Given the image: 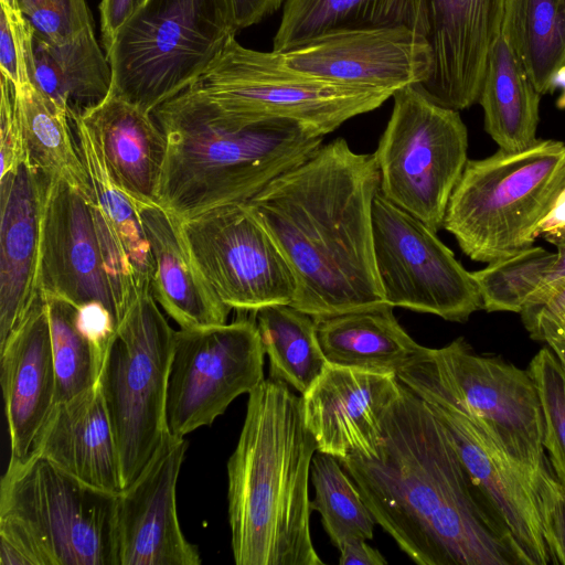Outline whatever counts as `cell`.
<instances>
[{"mask_svg":"<svg viewBox=\"0 0 565 565\" xmlns=\"http://www.w3.org/2000/svg\"><path fill=\"white\" fill-rule=\"evenodd\" d=\"M365 504L419 565H524L430 406L401 383L374 456L339 459Z\"/></svg>","mask_w":565,"mask_h":565,"instance_id":"obj_1","label":"cell"},{"mask_svg":"<svg viewBox=\"0 0 565 565\" xmlns=\"http://www.w3.org/2000/svg\"><path fill=\"white\" fill-rule=\"evenodd\" d=\"M379 189L373 154L337 138L248 201L295 276L290 306L319 320L386 305L373 249Z\"/></svg>","mask_w":565,"mask_h":565,"instance_id":"obj_2","label":"cell"},{"mask_svg":"<svg viewBox=\"0 0 565 565\" xmlns=\"http://www.w3.org/2000/svg\"><path fill=\"white\" fill-rule=\"evenodd\" d=\"M316 440L301 396L269 377L248 394L227 462L228 523L237 565H322L310 534Z\"/></svg>","mask_w":565,"mask_h":565,"instance_id":"obj_3","label":"cell"},{"mask_svg":"<svg viewBox=\"0 0 565 565\" xmlns=\"http://www.w3.org/2000/svg\"><path fill=\"white\" fill-rule=\"evenodd\" d=\"M151 115L167 138L158 202L181 221L248 202L312 156L324 137L288 119L226 125Z\"/></svg>","mask_w":565,"mask_h":565,"instance_id":"obj_4","label":"cell"},{"mask_svg":"<svg viewBox=\"0 0 565 565\" xmlns=\"http://www.w3.org/2000/svg\"><path fill=\"white\" fill-rule=\"evenodd\" d=\"M393 95L294 70L278 52L245 47L232 34L186 88L154 110L226 125L288 119L326 136L347 120L379 108Z\"/></svg>","mask_w":565,"mask_h":565,"instance_id":"obj_5","label":"cell"},{"mask_svg":"<svg viewBox=\"0 0 565 565\" xmlns=\"http://www.w3.org/2000/svg\"><path fill=\"white\" fill-rule=\"evenodd\" d=\"M565 189V143L539 139L520 151L468 159L443 227L475 262L491 263L534 245Z\"/></svg>","mask_w":565,"mask_h":565,"instance_id":"obj_6","label":"cell"},{"mask_svg":"<svg viewBox=\"0 0 565 565\" xmlns=\"http://www.w3.org/2000/svg\"><path fill=\"white\" fill-rule=\"evenodd\" d=\"M232 34L226 0H146L106 52L109 95L152 114L186 88Z\"/></svg>","mask_w":565,"mask_h":565,"instance_id":"obj_7","label":"cell"},{"mask_svg":"<svg viewBox=\"0 0 565 565\" xmlns=\"http://www.w3.org/2000/svg\"><path fill=\"white\" fill-rule=\"evenodd\" d=\"M117 493L99 490L47 459L10 458L0 482V526L39 565H117Z\"/></svg>","mask_w":565,"mask_h":565,"instance_id":"obj_8","label":"cell"},{"mask_svg":"<svg viewBox=\"0 0 565 565\" xmlns=\"http://www.w3.org/2000/svg\"><path fill=\"white\" fill-rule=\"evenodd\" d=\"M174 333L151 291H139L106 349L97 383L115 435L122 488L141 473L168 434Z\"/></svg>","mask_w":565,"mask_h":565,"instance_id":"obj_9","label":"cell"},{"mask_svg":"<svg viewBox=\"0 0 565 565\" xmlns=\"http://www.w3.org/2000/svg\"><path fill=\"white\" fill-rule=\"evenodd\" d=\"M392 97L393 110L373 153L379 191L437 233L468 161V130L458 110L434 103L415 85Z\"/></svg>","mask_w":565,"mask_h":565,"instance_id":"obj_10","label":"cell"},{"mask_svg":"<svg viewBox=\"0 0 565 565\" xmlns=\"http://www.w3.org/2000/svg\"><path fill=\"white\" fill-rule=\"evenodd\" d=\"M375 267L385 302L465 322L482 300L472 276L430 227L380 191L372 206Z\"/></svg>","mask_w":565,"mask_h":565,"instance_id":"obj_11","label":"cell"},{"mask_svg":"<svg viewBox=\"0 0 565 565\" xmlns=\"http://www.w3.org/2000/svg\"><path fill=\"white\" fill-rule=\"evenodd\" d=\"M265 349L255 319L175 330L167 428L177 438L210 426L264 381Z\"/></svg>","mask_w":565,"mask_h":565,"instance_id":"obj_12","label":"cell"},{"mask_svg":"<svg viewBox=\"0 0 565 565\" xmlns=\"http://www.w3.org/2000/svg\"><path fill=\"white\" fill-rule=\"evenodd\" d=\"M409 363L481 419L514 459L532 470L548 463L541 399L527 370L477 354L463 338L424 348Z\"/></svg>","mask_w":565,"mask_h":565,"instance_id":"obj_13","label":"cell"},{"mask_svg":"<svg viewBox=\"0 0 565 565\" xmlns=\"http://www.w3.org/2000/svg\"><path fill=\"white\" fill-rule=\"evenodd\" d=\"M181 226L196 264L224 305L254 313L292 302L291 268L248 202L212 209L181 221Z\"/></svg>","mask_w":565,"mask_h":565,"instance_id":"obj_14","label":"cell"},{"mask_svg":"<svg viewBox=\"0 0 565 565\" xmlns=\"http://www.w3.org/2000/svg\"><path fill=\"white\" fill-rule=\"evenodd\" d=\"M398 381L422 397L447 429L473 483L508 529L524 565L552 564L539 520L532 470L514 459L493 433L447 391L407 363Z\"/></svg>","mask_w":565,"mask_h":565,"instance_id":"obj_15","label":"cell"},{"mask_svg":"<svg viewBox=\"0 0 565 565\" xmlns=\"http://www.w3.org/2000/svg\"><path fill=\"white\" fill-rule=\"evenodd\" d=\"M278 53L287 66L324 81L394 93L423 84L433 67L426 38L404 26L334 31Z\"/></svg>","mask_w":565,"mask_h":565,"instance_id":"obj_16","label":"cell"},{"mask_svg":"<svg viewBox=\"0 0 565 565\" xmlns=\"http://www.w3.org/2000/svg\"><path fill=\"white\" fill-rule=\"evenodd\" d=\"M186 448L185 438L168 433L141 473L117 493V565L201 564L177 512V482Z\"/></svg>","mask_w":565,"mask_h":565,"instance_id":"obj_17","label":"cell"},{"mask_svg":"<svg viewBox=\"0 0 565 565\" xmlns=\"http://www.w3.org/2000/svg\"><path fill=\"white\" fill-rule=\"evenodd\" d=\"M89 199L71 183L50 179L42 217L40 292L76 308L99 302L118 324Z\"/></svg>","mask_w":565,"mask_h":565,"instance_id":"obj_18","label":"cell"},{"mask_svg":"<svg viewBox=\"0 0 565 565\" xmlns=\"http://www.w3.org/2000/svg\"><path fill=\"white\" fill-rule=\"evenodd\" d=\"M508 0H424L429 77L417 87L434 103L463 110L479 100Z\"/></svg>","mask_w":565,"mask_h":565,"instance_id":"obj_19","label":"cell"},{"mask_svg":"<svg viewBox=\"0 0 565 565\" xmlns=\"http://www.w3.org/2000/svg\"><path fill=\"white\" fill-rule=\"evenodd\" d=\"M399 393L395 374L328 363L301 395L305 423L317 450L338 459L376 455L383 418Z\"/></svg>","mask_w":565,"mask_h":565,"instance_id":"obj_20","label":"cell"},{"mask_svg":"<svg viewBox=\"0 0 565 565\" xmlns=\"http://www.w3.org/2000/svg\"><path fill=\"white\" fill-rule=\"evenodd\" d=\"M68 115L86 169L95 228L120 319L137 292L151 291L153 257L139 207L111 175L97 139L78 111L71 108Z\"/></svg>","mask_w":565,"mask_h":565,"instance_id":"obj_21","label":"cell"},{"mask_svg":"<svg viewBox=\"0 0 565 565\" xmlns=\"http://www.w3.org/2000/svg\"><path fill=\"white\" fill-rule=\"evenodd\" d=\"M49 181L31 160L0 178V345L41 294L42 217Z\"/></svg>","mask_w":565,"mask_h":565,"instance_id":"obj_22","label":"cell"},{"mask_svg":"<svg viewBox=\"0 0 565 565\" xmlns=\"http://www.w3.org/2000/svg\"><path fill=\"white\" fill-rule=\"evenodd\" d=\"M0 361L11 458L24 459L55 403L49 308L42 294L0 345Z\"/></svg>","mask_w":565,"mask_h":565,"instance_id":"obj_23","label":"cell"},{"mask_svg":"<svg viewBox=\"0 0 565 565\" xmlns=\"http://www.w3.org/2000/svg\"><path fill=\"white\" fill-rule=\"evenodd\" d=\"M84 483L119 493V457L108 411L98 383L53 405L31 452Z\"/></svg>","mask_w":565,"mask_h":565,"instance_id":"obj_24","label":"cell"},{"mask_svg":"<svg viewBox=\"0 0 565 565\" xmlns=\"http://www.w3.org/2000/svg\"><path fill=\"white\" fill-rule=\"evenodd\" d=\"M74 109L97 139L122 191L138 207L159 204L167 138L153 116L109 94L97 104Z\"/></svg>","mask_w":565,"mask_h":565,"instance_id":"obj_25","label":"cell"},{"mask_svg":"<svg viewBox=\"0 0 565 565\" xmlns=\"http://www.w3.org/2000/svg\"><path fill=\"white\" fill-rule=\"evenodd\" d=\"M139 210L154 263L151 292L160 308L181 329L226 323L232 309L206 281L180 218L160 204Z\"/></svg>","mask_w":565,"mask_h":565,"instance_id":"obj_26","label":"cell"},{"mask_svg":"<svg viewBox=\"0 0 565 565\" xmlns=\"http://www.w3.org/2000/svg\"><path fill=\"white\" fill-rule=\"evenodd\" d=\"M393 308L386 303L316 320L328 363L396 375L425 347L402 328Z\"/></svg>","mask_w":565,"mask_h":565,"instance_id":"obj_27","label":"cell"},{"mask_svg":"<svg viewBox=\"0 0 565 565\" xmlns=\"http://www.w3.org/2000/svg\"><path fill=\"white\" fill-rule=\"evenodd\" d=\"M394 26L425 36L424 0H285L273 51L334 31Z\"/></svg>","mask_w":565,"mask_h":565,"instance_id":"obj_28","label":"cell"},{"mask_svg":"<svg viewBox=\"0 0 565 565\" xmlns=\"http://www.w3.org/2000/svg\"><path fill=\"white\" fill-rule=\"evenodd\" d=\"M541 96L501 31L490 51L478 100L484 130L499 149L520 151L539 140Z\"/></svg>","mask_w":565,"mask_h":565,"instance_id":"obj_29","label":"cell"},{"mask_svg":"<svg viewBox=\"0 0 565 565\" xmlns=\"http://www.w3.org/2000/svg\"><path fill=\"white\" fill-rule=\"evenodd\" d=\"M30 78L40 92L67 110L103 100L110 90L111 68L94 25L61 44L49 43L34 32Z\"/></svg>","mask_w":565,"mask_h":565,"instance_id":"obj_30","label":"cell"},{"mask_svg":"<svg viewBox=\"0 0 565 565\" xmlns=\"http://www.w3.org/2000/svg\"><path fill=\"white\" fill-rule=\"evenodd\" d=\"M502 32L534 88L553 93L565 76V0H508Z\"/></svg>","mask_w":565,"mask_h":565,"instance_id":"obj_31","label":"cell"},{"mask_svg":"<svg viewBox=\"0 0 565 565\" xmlns=\"http://www.w3.org/2000/svg\"><path fill=\"white\" fill-rule=\"evenodd\" d=\"M13 87L31 162L49 179H62L90 196L68 110L32 83Z\"/></svg>","mask_w":565,"mask_h":565,"instance_id":"obj_32","label":"cell"},{"mask_svg":"<svg viewBox=\"0 0 565 565\" xmlns=\"http://www.w3.org/2000/svg\"><path fill=\"white\" fill-rule=\"evenodd\" d=\"M254 315L269 358L270 377L303 395L328 365L316 319L290 305L265 307Z\"/></svg>","mask_w":565,"mask_h":565,"instance_id":"obj_33","label":"cell"},{"mask_svg":"<svg viewBox=\"0 0 565 565\" xmlns=\"http://www.w3.org/2000/svg\"><path fill=\"white\" fill-rule=\"evenodd\" d=\"M310 481L315 488L310 509L321 515L322 525L337 548L348 541L373 539L376 521L337 457L317 450Z\"/></svg>","mask_w":565,"mask_h":565,"instance_id":"obj_34","label":"cell"},{"mask_svg":"<svg viewBox=\"0 0 565 565\" xmlns=\"http://www.w3.org/2000/svg\"><path fill=\"white\" fill-rule=\"evenodd\" d=\"M45 298L56 379L55 403H57L96 385L104 356L78 329L76 307L62 299Z\"/></svg>","mask_w":565,"mask_h":565,"instance_id":"obj_35","label":"cell"},{"mask_svg":"<svg viewBox=\"0 0 565 565\" xmlns=\"http://www.w3.org/2000/svg\"><path fill=\"white\" fill-rule=\"evenodd\" d=\"M555 252L531 246L472 271L488 312L520 313L555 260Z\"/></svg>","mask_w":565,"mask_h":565,"instance_id":"obj_36","label":"cell"},{"mask_svg":"<svg viewBox=\"0 0 565 565\" xmlns=\"http://www.w3.org/2000/svg\"><path fill=\"white\" fill-rule=\"evenodd\" d=\"M541 399L544 449L550 466L565 491V372L551 349H541L527 369Z\"/></svg>","mask_w":565,"mask_h":565,"instance_id":"obj_37","label":"cell"},{"mask_svg":"<svg viewBox=\"0 0 565 565\" xmlns=\"http://www.w3.org/2000/svg\"><path fill=\"white\" fill-rule=\"evenodd\" d=\"M21 10L36 35L61 44L94 25L85 0H20Z\"/></svg>","mask_w":565,"mask_h":565,"instance_id":"obj_38","label":"cell"},{"mask_svg":"<svg viewBox=\"0 0 565 565\" xmlns=\"http://www.w3.org/2000/svg\"><path fill=\"white\" fill-rule=\"evenodd\" d=\"M34 29L21 7L0 4V73L13 86L31 83Z\"/></svg>","mask_w":565,"mask_h":565,"instance_id":"obj_39","label":"cell"},{"mask_svg":"<svg viewBox=\"0 0 565 565\" xmlns=\"http://www.w3.org/2000/svg\"><path fill=\"white\" fill-rule=\"evenodd\" d=\"M535 507L551 562L565 565V491L550 462L532 478Z\"/></svg>","mask_w":565,"mask_h":565,"instance_id":"obj_40","label":"cell"},{"mask_svg":"<svg viewBox=\"0 0 565 565\" xmlns=\"http://www.w3.org/2000/svg\"><path fill=\"white\" fill-rule=\"evenodd\" d=\"M0 178L30 160L23 126L15 100L14 87L9 78L1 74L0 79Z\"/></svg>","mask_w":565,"mask_h":565,"instance_id":"obj_41","label":"cell"},{"mask_svg":"<svg viewBox=\"0 0 565 565\" xmlns=\"http://www.w3.org/2000/svg\"><path fill=\"white\" fill-rule=\"evenodd\" d=\"M76 323L85 338L104 356L117 328L113 313L99 302L87 303L76 308Z\"/></svg>","mask_w":565,"mask_h":565,"instance_id":"obj_42","label":"cell"},{"mask_svg":"<svg viewBox=\"0 0 565 565\" xmlns=\"http://www.w3.org/2000/svg\"><path fill=\"white\" fill-rule=\"evenodd\" d=\"M530 337L546 341L565 329V284L532 316L522 320Z\"/></svg>","mask_w":565,"mask_h":565,"instance_id":"obj_43","label":"cell"},{"mask_svg":"<svg viewBox=\"0 0 565 565\" xmlns=\"http://www.w3.org/2000/svg\"><path fill=\"white\" fill-rule=\"evenodd\" d=\"M145 2L146 0H100V33L105 53L119 29Z\"/></svg>","mask_w":565,"mask_h":565,"instance_id":"obj_44","label":"cell"},{"mask_svg":"<svg viewBox=\"0 0 565 565\" xmlns=\"http://www.w3.org/2000/svg\"><path fill=\"white\" fill-rule=\"evenodd\" d=\"M555 254L552 267L520 312L522 320L539 310L565 284V244L556 246Z\"/></svg>","mask_w":565,"mask_h":565,"instance_id":"obj_45","label":"cell"},{"mask_svg":"<svg viewBox=\"0 0 565 565\" xmlns=\"http://www.w3.org/2000/svg\"><path fill=\"white\" fill-rule=\"evenodd\" d=\"M234 30L249 28L277 12L285 0H226Z\"/></svg>","mask_w":565,"mask_h":565,"instance_id":"obj_46","label":"cell"},{"mask_svg":"<svg viewBox=\"0 0 565 565\" xmlns=\"http://www.w3.org/2000/svg\"><path fill=\"white\" fill-rule=\"evenodd\" d=\"M338 550L341 565H384L387 563L376 548L366 543V540L348 541Z\"/></svg>","mask_w":565,"mask_h":565,"instance_id":"obj_47","label":"cell"},{"mask_svg":"<svg viewBox=\"0 0 565 565\" xmlns=\"http://www.w3.org/2000/svg\"><path fill=\"white\" fill-rule=\"evenodd\" d=\"M537 236L555 247L565 244V189L561 192L553 209L541 224Z\"/></svg>","mask_w":565,"mask_h":565,"instance_id":"obj_48","label":"cell"},{"mask_svg":"<svg viewBox=\"0 0 565 565\" xmlns=\"http://www.w3.org/2000/svg\"><path fill=\"white\" fill-rule=\"evenodd\" d=\"M559 361L565 372V335L557 333L545 341Z\"/></svg>","mask_w":565,"mask_h":565,"instance_id":"obj_49","label":"cell"},{"mask_svg":"<svg viewBox=\"0 0 565 565\" xmlns=\"http://www.w3.org/2000/svg\"><path fill=\"white\" fill-rule=\"evenodd\" d=\"M558 333H562V334H564V335H565V329H563V330H562L561 332H558ZM556 334H557V333H556ZM550 338H551V337H550Z\"/></svg>","mask_w":565,"mask_h":565,"instance_id":"obj_50","label":"cell"}]
</instances>
